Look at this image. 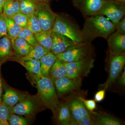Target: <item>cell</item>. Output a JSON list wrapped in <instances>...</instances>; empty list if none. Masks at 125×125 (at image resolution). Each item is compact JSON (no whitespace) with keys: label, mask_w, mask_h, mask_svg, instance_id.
<instances>
[{"label":"cell","mask_w":125,"mask_h":125,"mask_svg":"<svg viewBox=\"0 0 125 125\" xmlns=\"http://www.w3.org/2000/svg\"><path fill=\"white\" fill-rule=\"evenodd\" d=\"M7 121L9 125H27V121L22 118L10 113L8 117Z\"/></svg>","instance_id":"1f68e13d"},{"label":"cell","mask_w":125,"mask_h":125,"mask_svg":"<svg viewBox=\"0 0 125 125\" xmlns=\"http://www.w3.org/2000/svg\"><path fill=\"white\" fill-rule=\"evenodd\" d=\"M20 11L19 0H5L2 11L5 15L11 17Z\"/></svg>","instance_id":"603a6c76"},{"label":"cell","mask_w":125,"mask_h":125,"mask_svg":"<svg viewBox=\"0 0 125 125\" xmlns=\"http://www.w3.org/2000/svg\"><path fill=\"white\" fill-rule=\"evenodd\" d=\"M81 30L85 42H92L99 37L107 39L115 31V25L104 16L97 15L85 18Z\"/></svg>","instance_id":"6da1fadb"},{"label":"cell","mask_w":125,"mask_h":125,"mask_svg":"<svg viewBox=\"0 0 125 125\" xmlns=\"http://www.w3.org/2000/svg\"><path fill=\"white\" fill-rule=\"evenodd\" d=\"M79 98L83 102L85 107L90 112H92L96 109V104L94 100H86L82 97H79Z\"/></svg>","instance_id":"836d02e7"},{"label":"cell","mask_w":125,"mask_h":125,"mask_svg":"<svg viewBox=\"0 0 125 125\" xmlns=\"http://www.w3.org/2000/svg\"><path fill=\"white\" fill-rule=\"evenodd\" d=\"M105 89L102 90L97 92L94 96V101L99 102L103 101L105 98Z\"/></svg>","instance_id":"8d00e7d4"},{"label":"cell","mask_w":125,"mask_h":125,"mask_svg":"<svg viewBox=\"0 0 125 125\" xmlns=\"http://www.w3.org/2000/svg\"><path fill=\"white\" fill-rule=\"evenodd\" d=\"M2 81H1L0 75V103L2 102V98H1L2 93Z\"/></svg>","instance_id":"f35d334b"},{"label":"cell","mask_w":125,"mask_h":125,"mask_svg":"<svg viewBox=\"0 0 125 125\" xmlns=\"http://www.w3.org/2000/svg\"><path fill=\"white\" fill-rule=\"evenodd\" d=\"M57 118L62 125H77L76 122L72 120L69 107L68 104H63L59 106L57 110Z\"/></svg>","instance_id":"e0dca14e"},{"label":"cell","mask_w":125,"mask_h":125,"mask_svg":"<svg viewBox=\"0 0 125 125\" xmlns=\"http://www.w3.org/2000/svg\"><path fill=\"white\" fill-rule=\"evenodd\" d=\"M96 116L94 122V125H121L122 123L115 117L103 114L93 113Z\"/></svg>","instance_id":"cb8c5ba5"},{"label":"cell","mask_w":125,"mask_h":125,"mask_svg":"<svg viewBox=\"0 0 125 125\" xmlns=\"http://www.w3.org/2000/svg\"><path fill=\"white\" fill-rule=\"evenodd\" d=\"M11 41L14 52L19 56L27 55L33 46L23 39L18 37Z\"/></svg>","instance_id":"2e32d148"},{"label":"cell","mask_w":125,"mask_h":125,"mask_svg":"<svg viewBox=\"0 0 125 125\" xmlns=\"http://www.w3.org/2000/svg\"><path fill=\"white\" fill-rule=\"evenodd\" d=\"M94 60L92 57L78 61L64 62L67 70V77L71 79L88 76L94 67Z\"/></svg>","instance_id":"5b68a950"},{"label":"cell","mask_w":125,"mask_h":125,"mask_svg":"<svg viewBox=\"0 0 125 125\" xmlns=\"http://www.w3.org/2000/svg\"><path fill=\"white\" fill-rule=\"evenodd\" d=\"M6 19L7 24V36L10 40H12L18 37L23 28L15 22L10 17L6 16Z\"/></svg>","instance_id":"d4e9b609"},{"label":"cell","mask_w":125,"mask_h":125,"mask_svg":"<svg viewBox=\"0 0 125 125\" xmlns=\"http://www.w3.org/2000/svg\"><path fill=\"white\" fill-rule=\"evenodd\" d=\"M36 80L42 102L55 114L60 106V102L55 89L54 81L50 77L43 76Z\"/></svg>","instance_id":"3957f363"},{"label":"cell","mask_w":125,"mask_h":125,"mask_svg":"<svg viewBox=\"0 0 125 125\" xmlns=\"http://www.w3.org/2000/svg\"><path fill=\"white\" fill-rule=\"evenodd\" d=\"M111 0L116 1H120V2L125 3V0Z\"/></svg>","instance_id":"b9f144b4"},{"label":"cell","mask_w":125,"mask_h":125,"mask_svg":"<svg viewBox=\"0 0 125 125\" xmlns=\"http://www.w3.org/2000/svg\"><path fill=\"white\" fill-rule=\"evenodd\" d=\"M16 55L11 40L6 36L0 38V67L6 61Z\"/></svg>","instance_id":"4fadbf2b"},{"label":"cell","mask_w":125,"mask_h":125,"mask_svg":"<svg viewBox=\"0 0 125 125\" xmlns=\"http://www.w3.org/2000/svg\"><path fill=\"white\" fill-rule=\"evenodd\" d=\"M10 18H11L15 22L22 28H25L27 26L28 16L20 11Z\"/></svg>","instance_id":"4dcf8cb0"},{"label":"cell","mask_w":125,"mask_h":125,"mask_svg":"<svg viewBox=\"0 0 125 125\" xmlns=\"http://www.w3.org/2000/svg\"><path fill=\"white\" fill-rule=\"evenodd\" d=\"M98 15L106 16L116 25L125 17V3L111 0H105Z\"/></svg>","instance_id":"8992f818"},{"label":"cell","mask_w":125,"mask_h":125,"mask_svg":"<svg viewBox=\"0 0 125 125\" xmlns=\"http://www.w3.org/2000/svg\"><path fill=\"white\" fill-rule=\"evenodd\" d=\"M37 3H45L49 4L52 1L54 0H33Z\"/></svg>","instance_id":"ab89813d"},{"label":"cell","mask_w":125,"mask_h":125,"mask_svg":"<svg viewBox=\"0 0 125 125\" xmlns=\"http://www.w3.org/2000/svg\"><path fill=\"white\" fill-rule=\"evenodd\" d=\"M74 7L85 18L98 15L105 0H72Z\"/></svg>","instance_id":"9c48e42d"},{"label":"cell","mask_w":125,"mask_h":125,"mask_svg":"<svg viewBox=\"0 0 125 125\" xmlns=\"http://www.w3.org/2000/svg\"><path fill=\"white\" fill-rule=\"evenodd\" d=\"M6 36H7L6 16L1 13H0V38Z\"/></svg>","instance_id":"d6a6232c"},{"label":"cell","mask_w":125,"mask_h":125,"mask_svg":"<svg viewBox=\"0 0 125 125\" xmlns=\"http://www.w3.org/2000/svg\"><path fill=\"white\" fill-rule=\"evenodd\" d=\"M115 31L120 33L125 34V17L115 25Z\"/></svg>","instance_id":"d590c367"},{"label":"cell","mask_w":125,"mask_h":125,"mask_svg":"<svg viewBox=\"0 0 125 125\" xmlns=\"http://www.w3.org/2000/svg\"><path fill=\"white\" fill-rule=\"evenodd\" d=\"M93 46L91 42H84L76 43L62 53L57 55V59L64 62L78 61L92 57Z\"/></svg>","instance_id":"277c9868"},{"label":"cell","mask_w":125,"mask_h":125,"mask_svg":"<svg viewBox=\"0 0 125 125\" xmlns=\"http://www.w3.org/2000/svg\"><path fill=\"white\" fill-rule=\"evenodd\" d=\"M77 125H94V121L92 120L90 115L83 117L77 122Z\"/></svg>","instance_id":"e575fe53"},{"label":"cell","mask_w":125,"mask_h":125,"mask_svg":"<svg viewBox=\"0 0 125 125\" xmlns=\"http://www.w3.org/2000/svg\"><path fill=\"white\" fill-rule=\"evenodd\" d=\"M50 52L51 51L49 49L43 47L38 43L35 46H33L28 55L20 57L18 58V60L22 63L26 61L40 60L42 56Z\"/></svg>","instance_id":"9a60e30c"},{"label":"cell","mask_w":125,"mask_h":125,"mask_svg":"<svg viewBox=\"0 0 125 125\" xmlns=\"http://www.w3.org/2000/svg\"><path fill=\"white\" fill-rule=\"evenodd\" d=\"M108 59L109 75L107 81L101 86L107 89L118 78L125 66V52L117 54H109Z\"/></svg>","instance_id":"52a82bcc"},{"label":"cell","mask_w":125,"mask_h":125,"mask_svg":"<svg viewBox=\"0 0 125 125\" xmlns=\"http://www.w3.org/2000/svg\"><path fill=\"white\" fill-rule=\"evenodd\" d=\"M35 13L42 30V31H52L56 14L52 11L49 4L38 3Z\"/></svg>","instance_id":"ba28073f"},{"label":"cell","mask_w":125,"mask_h":125,"mask_svg":"<svg viewBox=\"0 0 125 125\" xmlns=\"http://www.w3.org/2000/svg\"><path fill=\"white\" fill-rule=\"evenodd\" d=\"M0 125H1L0 123Z\"/></svg>","instance_id":"7bdbcfd3"},{"label":"cell","mask_w":125,"mask_h":125,"mask_svg":"<svg viewBox=\"0 0 125 125\" xmlns=\"http://www.w3.org/2000/svg\"><path fill=\"white\" fill-rule=\"evenodd\" d=\"M57 59L56 55L51 51L41 58L40 70L42 76L48 77L50 70Z\"/></svg>","instance_id":"ac0fdd59"},{"label":"cell","mask_w":125,"mask_h":125,"mask_svg":"<svg viewBox=\"0 0 125 125\" xmlns=\"http://www.w3.org/2000/svg\"><path fill=\"white\" fill-rule=\"evenodd\" d=\"M11 113L19 115H28L32 114L34 110L33 103L30 100H25L10 107Z\"/></svg>","instance_id":"d6986e66"},{"label":"cell","mask_w":125,"mask_h":125,"mask_svg":"<svg viewBox=\"0 0 125 125\" xmlns=\"http://www.w3.org/2000/svg\"><path fill=\"white\" fill-rule=\"evenodd\" d=\"M5 0H0V13H2L3 5Z\"/></svg>","instance_id":"60d3db41"},{"label":"cell","mask_w":125,"mask_h":125,"mask_svg":"<svg viewBox=\"0 0 125 125\" xmlns=\"http://www.w3.org/2000/svg\"><path fill=\"white\" fill-rule=\"evenodd\" d=\"M52 31L64 35L75 44L85 42L79 26L69 15L57 14Z\"/></svg>","instance_id":"7a4b0ae2"},{"label":"cell","mask_w":125,"mask_h":125,"mask_svg":"<svg viewBox=\"0 0 125 125\" xmlns=\"http://www.w3.org/2000/svg\"><path fill=\"white\" fill-rule=\"evenodd\" d=\"M27 16L28 21L26 28L34 34L42 31L35 12Z\"/></svg>","instance_id":"83f0119b"},{"label":"cell","mask_w":125,"mask_h":125,"mask_svg":"<svg viewBox=\"0 0 125 125\" xmlns=\"http://www.w3.org/2000/svg\"><path fill=\"white\" fill-rule=\"evenodd\" d=\"M118 84L120 85H125V69L121 74V75L118 81Z\"/></svg>","instance_id":"74e56055"},{"label":"cell","mask_w":125,"mask_h":125,"mask_svg":"<svg viewBox=\"0 0 125 125\" xmlns=\"http://www.w3.org/2000/svg\"><path fill=\"white\" fill-rule=\"evenodd\" d=\"M54 81L58 94H65L79 89L81 84V78L71 79L65 77Z\"/></svg>","instance_id":"30bf717a"},{"label":"cell","mask_w":125,"mask_h":125,"mask_svg":"<svg viewBox=\"0 0 125 125\" xmlns=\"http://www.w3.org/2000/svg\"><path fill=\"white\" fill-rule=\"evenodd\" d=\"M68 105L73 118L76 123L83 117L89 115L83 102L79 97L72 100Z\"/></svg>","instance_id":"5bb4252c"},{"label":"cell","mask_w":125,"mask_h":125,"mask_svg":"<svg viewBox=\"0 0 125 125\" xmlns=\"http://www.w3.org/2000/svg\"><path fill=\"white\" fill-rule=\"evenodd\" d=\"M49 74L53 81L59 78L67 77L64 62L57 59L51 68Z\"/></svg>","instance_id":"ffe728a7"},{"label":"cell","mask_w":125,"mask_h":125,"mask_svg":"<svg viewBox=\"0 0 125 125\" xmlns=\"http://www.w3.org/2000/svg\"><path fill=\"white\" fill-rule=\"evenodd\" d=\"M20 12L29 15L35 13L37 10L38 3L33 0H19Z\"/></svg>","instance_id":"484cf974"},{"label":"cell","mask_w":125,"mask_h":125,"mask_svg":"<svg viewBox=\"0 0 125 125\" xmlns=\"http://www.w3.org/2000/svg\"><path fill=\"white\" fill-rule=\"evenodd\" d=\"M10 107L1 102L0 103V123L1 125H9L7 121L8 117L10 112Z\"/></svg>","instance_id":"f546056e"},{"label":"cell","mask_w":125,"mask_h":125,"mask_svg":"<svg viewBox=\"0 0 125 125\" xmlns=\"http://www.w3.org/2000/svg\"><path fill=\"white\" fill-rule=\"evenodd\" d=\"M20 99V96L15 91L11 89L6 90L3 97V101L9 106H14Z\"/></svg>","instance_id":"4316f807"},{"label":"cell","mask_w":125,"mask_h":125,"mask_svg":"<svg viewBox=\"0 0 125 125\" xmlns=\"http://www.w3.org/2000/svg\"><path fill=\"white\" fill-rule=\"evenodd\" d=\"M34 34L39 45L51 51L53 41L52 31H42Z\"/></svg>","instance_id":"44dd1931"},{"label":"cell","mask_w":125,"mask_h":125,"mask_svg":"<svg viewBox=\"0 0 125 125\" xmlns=\"http://www.w3.org/2000/svg\"></svg>","instance_id":"ee69618b"},{"label":"cell","mask_w":125,"mask_h":125,"mask_svg":"<svg viewBox=\"0 0 125 125\" xmlns=\"http://www.w3.org/2000/svg\"><path fill=\"white\" fill-rule=\"evenodd\" d=\"M30 74L35 79L42 76L41 73V62L40 60H32L25 61L22 63Z\"/></svg>","instance_id":"7402d4cb"},{"label":"cell","mask_w":125,"mask_h":125,"mask_svg":"<svg viewBox=\"0 0 125 125\" xmlns=\"http://www.w3.org/2000/svg\"><path fill=\"white\" fill-rule=\"evenodd\" d=\"M109 54H117L125 52V34L115 31L107 39Z\"/></svg>","instance_id":"7c38bea8"},{"label":"cell","mask_w":125,"mask_h":125,"mask_svg":"<svg viewBox=\"0 0 125 125\" xmlns=\"http://www.w3.org/2000/svg\"><path fill=\"white\" fill-rule=\"evenodd\" d=\"M52 35L53 41L51 51L56 55L62 53L75 44L69 38L60 34L52 32Z\"/></svg>","instance_id":"8fae6325"},{"label":"cell","mask_w":125,"mask_h":125,"mask_svg":"<svg viewBox=\"0 0 125 125\" xmlns=\"http://www.w3.org/2000/svg\"><path fill=\"white\" fill-rule=\"evenodd\" d=\"M18 37L23 39L33 46L38 43L34 34L26 27L23 28L19 33Z\"/></svg>","instance_id":"f1b7e54d"}]
</instances>
